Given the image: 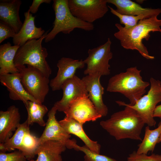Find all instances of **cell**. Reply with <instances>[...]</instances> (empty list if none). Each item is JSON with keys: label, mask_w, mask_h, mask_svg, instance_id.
Segmentation results:
<instances>
[{"label": "cell", "mask_w": 161, "mask_h": 161, "mask_svg": "<svg viewBox=\"0 0 161 161\" xmlns=\"http://www.w3.org/2000/svg\"><path fill=\"white\" fill-rule=\"evenodd\" d=\"M20 47L12 46L9 42L0 46V75L19 72L14 63L17 52Z\"/></svg>", "instance_id": "cell-23"}, {"label": "cell", "mask_w": 161, "mask_h": 161, "mask_svg": "<svg viewBox=\"0 0 161 161\" xmlns=\"http://www.w3.org/2000/svg\"><path fill=\"white\" fill-rule=\"evenodd\" d=\"M101 76L98 74L87 75L82 79L86 86L89 98L98 112L102 117H105L107 114L108 109L103 100L104 89L100 82Z\"/></svg>", "instance_id": "cell-14"}, {"label": "cell", "mask_w": 161, "mask_h": 161, "mask_svg": "<svg viewBox=\"0 0 161 161\" xmlns=\"http://www.w3.org/2000/svg\"><path fill=\"white\" fill-rule=\"evenodd\" d=\"M155 16L140 20L135 26L126 29L117 23L115 26L118 31L114 34V37L120 41L121 46L126 49L136 50L144 58L152 60L154 58L150 55L146 47L143 43L145 39L148 41L151 32H161V19Z\"/></svg>", "instance_id": "cell-2"}, {"label": "cell", "mask_w": 161, "mask_h": 161, "mask_svg": "<svg viewBox=\"0 0 161 161\" xmlns=\"http://www.w3.org/2000/svg\"><path fill=\"white\" fill-rule=\"evenodd\" d=\"M22 2L20 0H1L0 1V19L11 27L16 33L23 25L19 15Z\"/></svg>", "instance_id": "cell-17"}, {"label": "cell", "mask_w": 161, "mask_h": 161, "mask_svg": "<svg viewBox=\"0 0 161 161\" xmlns=\"http://www.w3.org/2000/svg\"><path fill=\"white\" fill-rule=\"evenodd\" d=\"M53 7L55 18L52 30L48 33L45 42L53 40L59 33L69 34L75 29L90 31L94 28L93 24L83 21L74 16L69 9L68 0H54Z\"/></svg>", "instance_id": "cell-5"}, {"label": "cell", "mask_w": 161, "mask_h": 161, "mask_svg": "<svg viewBox=\"0 0 161 161\" xmlns=\"http://www.w3.org/2000/svg\"><path fill=\"white\" fill-rule=\"evenodd\" d=\"M141 72L135 66L112 76L109 80L107 91L122 94L129 100V105H134L145 93L146 88L150 84L143 80Z\"/></svg>", "instance_id": "cell-3"}, {"label": "cell", "mask_w": 161, "mask_h": 161, "mask_svg": "<svg viewBox=\"0 0 161 161\" xmlns=\"http://www.w3.org/2000/svg\"><path fill=\"white\" fill-rule=\"evenodd\" d=\"M48 32L40 38L29 40L19 47L14 59L16 68L25 65H30L38 69L49 78L52 70L46 60L48 54L47 49L42 45Z\"/></svg>", "instance_id": "cell-4"}, {"label": "cell", "mask_w": 161, "mask_h": 161, "mask_svg": "<svg viewBox=\"0 0 161 161\" xmlns=\"http://www.w3.org/2000/svg\"><path fill=\"white\" fill-rule=\"evenodd\" d=\"M66 148L62 143L55 141H46L39 145L36 152L38 157L30 161H62L61 154Z\"/></svg>", "instance_id": "cell-21"}, {"label": "cell", "mask_w": 161, "mask_h": 161, "mask_svg": "<svg viewBox=\"0 0 161 161\" xmlns=\"http://www.w3.org/2000/svg\"><path fill=\"white\" fill-rule=\"evenodd\" d=\"M59 122L67 133L77 136L90 150L97 153H100V145L97 141H93L88 137L83 129V125L73 119L66 117Z\"/></svg>", "instance_id": "cell-20"}, {"label": "cell", "mask_w": 161, "mask_h": 161, "mask_svg": "<svg viewBox=\"0 0 161 161\" xmlns=\"http://www.w3.org/2000/svg\"><path fill=\"white\" fill-rule=\"evenodd\" d=\"M161 142V134L159 138V139L157 143H160Z\"/></svg>", "instance_id": "cell-34"}, {"label": "cell", "mask_w": 161, "mask_h": 161, "mask_svg": "<svg viewBox=\"0 0 161 161\" xmlns=\"http://www.w3.org/2000/svg\"><path fill=\"white\" fill-rule=\"evenodd\" d=\"M17 68L25 90L38 103L42 104L49 91V78L38 69L30 65Z\"/></svg>", "instance_id": "cell-6"}, {"label": "cell", "mask_w": 161, "mask_h": 161, "mask_svg": "<svg viewBox=\"0 0 161 161\" xmlns=\"http://www.w3.org/2000/svg\"><path fill=\"white\" fill-rule=\"evenodd\" d=\"M85 64L82 59L75 60L63 57L57 64L58 70L56 76L51 80L49 86L53 91L59 90L63 83L66 80L73 77L76 70L83 68Z\"/></svg>", "instance_id": "cell-13"}, {"label": "cell", "mask_w": 161, "mask_h": 161, "mask_svg": "<svg viewBox=\"0 0 161 161\" xmlns=\"http://www.w3.org/2000/svg\"><path fill=\"white\" fill-rule=\"evenodd\" d=\"M154 117H159L161 121V104L157 106L154 110Z\"/></svg>", "instance_id": "cell-32"}, {"label": "cell", "mask_w": 161, "mask_h": 161, "mask_svg": "<svg viewBox=\"0 0 161 161\" xmlns=\"http://www.w3.org/2000/svg\"><path fill=\"white\" fill-rule=\"evenodd\" d=\"M127 161H161V155L152 154L150 156L145 154H138L134 151L127 158Z\"/></svg>", "instance_id": "cell-28"}, {"label": "cell", "mask_w": 161, "mask_h": 161, "mask_svg": "<svg viewBox=\"0 0 161 161\" xmlns=\"http://www.w3.org/2000/svg\"><path fill=\"white\" fill-rule=\"evenodd\" d=\"M108 6L110 9L111 12L118 18L120 24H124V27L126 29H129L135 26L140 20L151 18L148 16L144 14L136 16L121 14L117 12L116 10L112 7L108 5Z\"/></svg>", "instance_id": "cell-26"}, {"label": "cell", "mask_w": 161, "mask_h": 161, "mask_svg": "<svg viewBox=\"0 0 161 161\" xmlns=\"http://www.w3.org/2000/svg\"><path fill=\"white\" fill-rule=\"evenodd\" d=\"M27 159L20 150L9 153L0 152V161H27Z\"/></svg>", "instance_id": "cell-29"}, {"label": "cell", "mask_w": 161, "mask_h": 161, "mask_svg": "<svg viewBox=\"0 0 161 161\" xmlns=\"http://www.w3.org/2000/svg\"><path fill=\"white\" fill-rule=\"evenodd\" d=\"M63 91L61 99L56 102L54 106L57 110L64 112L74 100L85 95H88L86 86L82 80L75 75L66 81L62 85Z\"/></svg>", "instance_id": "cell-12"}, {"label": "cell", "mask_w": 161, "mask_h": 161, "mask_svg": "<svg viewBox=\"0 0 161 161\" xmlns=\"http://www.w3.org/2000/svg\"><path fill=\"white\" fill-rule=\"evenodd\" d=\"M57 111L54 106L49 111L45 129L39 138L38 146L46 141L51 140L62 143L67 148L74 149L76 141L70 139L71 135L66 131L57 120L55 117Z\"/></svg>", "instance_id": "cell-10"}, {"label": "cell", "mask_w": 161, "mask_h": 161, "mask_svg": "<svg viewBox=\"0 0 161 161\" xmlns=\"http://www.w3.org/2000/svg\"><path fill=\"white\" fill-rule=\"evenodd\" d=\"M106 0H68L72 13L90 23L102 18L109 10Z\"/></svg>", "instance_id": "cell-9"}, {"label": "cell", "mask_w": 161, "mask_h": 161, "mask_svg": "<svg viewBox=\"0 0 161 161\" xmlns=\"http://www.w3.org/2000/svg\"><path fill=\"white\" fill-rule=\"evenodd\" d=\"M150 82L151 87L147 94L140 98L134 105L127 104L136 111L145 124L152 127L156 124L153 115L156 105L161 102V82L153 78H150Z\"/></svg>", "instance_id": "cell-7"}, {"label": "cell", "mask_w": 161, "mask_h": 161, "mask_svg": "<svg viewBox=\"0 0 161 161\" xmlns=\"http://www.w3.org/2000/svg\"><path fill=\"white\" fill-rule=\"evenodd\" d=\"M111 44L110 38H108L104 44L88 50V56L83 60L87 66L84 71V74H98L101 76L110 74L109 61L113 56L111 50Z\"/></svg>", "instance_id": "cell-8"}, {"label": "cell", "mask_w": 161, "mask_h": 161, "mask_svg": "<svg viewBox=\"0 0 161 161\" xmlns=\"http://www.w3.org/2000/svg\"><path fill=\"white\" fill-rule=\"evenodd\" d=\"M16 34L11 27L0 21V43L9 38H14Z\"/></svg>", "instance_id": "cell-30"}, {"label": "cell", "mask_w": 161, "mask_h": 161, "mask_svg": "<svg viewBox=\"0 0 161 161\" xmlns=\"http://www.w3.org/2000/svg\"><path fill=\"white\" fill-rule=\"evenodd\" d=\"M144 1V0H136V1L137 2L138 4V3H139V4H142Z\"/></svg>", "instance_id": "cell-33"}, {"label": "cell", "mask_w": 161, "mask_h": 161, "mask_svg": "<svg viewBox=\"0 0 161 161\" xmlns=\"http://www.w3.org/2000/svg\"><path fill=\"white\" fill-rule=\"evenodd\" d=\"M30 126L26 120L20 123L10 139L4 143H0V151L6 152L16 149L21 151L26 145L28 134L30 131Z\"/></svg>", "instance_id": "cell-22"}, {"label": "cell", "mask_w": 161, "mask_h": 161, "mask_svg": "<svg viewBox=\"0 0 161 161\" xmlns=\"http://www.w3.org/2000/svg\"><path fill=\"white\" fill-rule=\"evenodd\" d=\"M21 116L18 109L14 105L6 111H0V143H3L13 135L20 124Z\"/></svg>", "instance_id": "cell-16"}, {"label": "cell", "mask_w": 161, "mask_h": 161, "mask_svg": "<svg viewBox=\"0 0 161 161\" xmlns=\"http://www.w3.org/2000/svg\"><path fill=\"white\" fill-rule=\"evenodd\" d=\"M0 81L2 85L7 88L11 99L21 101L24 105L29 101L38 103L25 90L21 83L19 72L0 75Z\"/></svg>", "instance_id": "cell-15"}, {"label": "cell", "mask_w": 161, "mask_h": 161, "mask_svg": "<svg viewBox=\"0 0 161 161\" xmlns=\"http://www.w3.org/2000/svg\"><path fill=\"white\" fill-rule=\"evenodd\" d=\"M24 20L21 29L13 39L14 45L21 47L28 41L38 39L45 33V31L41 27L35 26V16L28 10L24 13Z\"/></svg>", "instance_id": "cell-18"}, {"label": "cell", "mask_w": 161, "mask_h": 161, "mask_svg": "<svg viewBox=\"0 0 161 161\" xmlns=\"http://www.w3.org/2000/svg\"><path fill=\"white\" fill-rule=\"evenodd\" d=\"M124 109L113 113L110 117L102 120L100 125L111 136L117 140L125 139L142 141L140 136L145 124L135 110L124 102L117 101Z\"/></svg>", "instance_id": "cell-1"}, {"label": "cell", "mask_w": 161, "mask_h": 161, "mask_svg": "<svg viewBox=\"0 0 161 161\" xmlns=\"http://www.w3.org/2000/svg\"><path fill=\"white\" fill-rule=\"evenodd\" d=\"M51 1V0H33L28 10L31 13H35L41 4L43 3L50 4Z\"/></svg>", "instance_id": "cell-31"}, {"label": "cell", "mask_w": 161, "mask_h": 161, "mask_svg": "<svg viewBox=\"0 0 161 161\" xmlns=\"http://www.w3.org/2000/svg\"><path fill=\"white\" fill-rule=\"evenodd\" d=\"M74 149L83 152L85 154L84 161H117L113 158L95 152L85 145L81 146L76 144L74 145Z\"/></svg>", "instance_id": "cell-27"}, {"label": "cell", "mask_w": 161, "mask_h": 161, "mask_svg": "<svg viewBox=\"0 0 161 161\" xmlns=\"http://www.w3.org/2000/svg\"><path fill=\"white\" fill-rule=\"evenodd\" d=\"M64 113L65 117L73 119L83 125L86 122L94 121L102 117L88 95H83L73 100Z\"/></svg>", "instance_id": "cell-11"}, {"label": "cell", "mask_w": 161, "mask_h": 161, "mask_svg": "<svg viewBox=\"0 0 161 161\" xmlns=\"http://www.w3.org/2000/svg\"><path fill=\"white\" fill-rule=\"evenodd\" d=\"M108 3L114 5L116 11L126 15L136 16L141 14L147 15L150 17L158 16L161 13V9L145 8L137 3L130 0H106Z\"/></svg>", "instance_id": "cell-19"}, {"label": "cell", "mask_w": 161, "mask_h": 161, "mask_svg": "<svg viewBox=\"0 0 161 161\" xmlns=\"http://www.w3.org/2000/svg\"><path fill=\"white\" fill-rule=\"evenodd\" d=\"M25 106L27 113L26 120L29 125L36 123L42 127L46 126V123L44 120V117L48 111L46 106L31 101H28Z\"/></svg>", "instance_id": "cell-25"}, {"label": "cell", "mask_w": 161, "mask_h": 161, "mask_svg": "<svg viewBox=\"0 0 161 161\" xmlns=\"http://www.w3.org/2000/svg\"><path fill=\"white\" fill-rule=\"evenodd\" d=\"M161 134V121L159 123L158 127L154 130H151L149 126H147L145 128L144 138L138 145L136 152L139 154H147L149 151L153 152Z\"/></svg>", "instance_id": "cell-24"}]
</instances>
